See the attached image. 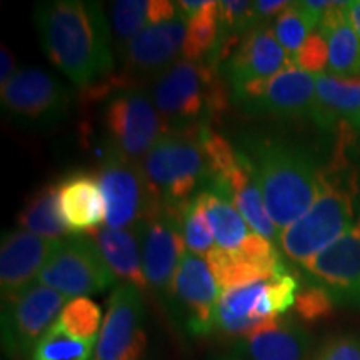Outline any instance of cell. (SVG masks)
I'll list each match as a JSON object with an SVG mask.
<instances>
[{"label":"cell","instance_id":"obj_32","mask_svg":"<svg viewBox=\"0 0 360 360\" xmlns=\"http://www.w3.org/2000/svg\"><path fill=\"white\" fill-rule=\"evenodd\" d=\"M57 322L69 334L82 340H97L102 322V310L89 297L69 300Z\"/></svg>","mask_w":360,"mask_h":360},{"label":"cell","instance_id":"obj_25","mask_svg":"<svg viewBox=\"0 0 360 360\" xmlns=\"http://www.w3.org/2000/svg\"><path fill=\"white\" fill-rule=\"evenodd\" d=\"M207 264L212 269L220 292L267 281V278L289 272V269L283 262H260V260L244 254L240 249L224 250L219 249L217 245L207 257Z\"/></svg>","mask_w":360,"mask_h":360},{"label":"cell","instance_id":"obj_16","mask_svg":"<svg viewBox=\"0 0 360 360\" xmlns=\"http://www.w3.org/2000/svg\"><path fill=\"white\" fill-rule=\"evenodd\" d=\"M304 269L332 302L360 307V214L344 236L319 252Z\"/></svg>","mask_w":360,"mask_h":360},{"label":"cell","instance_id":"obj_6","mask_svg":"<svg viewBox=\"0 0 360 360\" xmlns=\"http://www.w3.org/2000/svg\"><path fill=\"white\" fill-rule=\"evenodd\" d=\"M299 281L285 272L267 281L220 292L215 330L242 337L277 322L295 305Z\"/></svg>","mask_w":360,"mask_h":360},{"label":"cell","instance_id":"obj_9","mask_svg":"<svg viewBox=\"0 0 360 360\" xmlns=\"http://www.w3.org/2000/svg\"><path fill=\"white\" fill-rule=\"evenodd\" d=\"M37 283L74 300L110 289L117 277L90 233H70L58 242Z\"/></svg>","mask_w":360,"mask_h":360},{"label":"cell","instance_id":"obj_8","mask_svg":"<svg viewBox=\"0 0 360 360\" xmlns=\"http://www.w3.org/2000/svg\"><path fill=\"white\" fill-rule=\"evenodd\" d=\"M232 101L252 115L309 117L323 129V114L315 90V77L294 62L277 75L232 89Z\"/></svg>","mask_w":360,"mask_h":360},{"label":"cell","instance_id":"obj_22","mask_svg":"<svg viewBox=\"0 0 360 360\" xmlns=\"http://www.w3.org/2000/svg\"><path fill=\"white\" fill-rule=\"evenodd\" d=\"M58 202L70 233L94 232L105 222L98 177L89 172H72L57 182Z\"/></svg>","mask_w":360,"mask_h":360},{"label":"cell","instance_id":"obj_2","mask_svg":"<svg viewBox=\"0 0 360 360\" xmlns=\"http://www.w3.org/2000/svg\"><path fill=\"white\" fill-rule=\"evenodd\" d=\"M240 152L249 160L270 219L282 233L317 199L322 170L304 148L262 135L245 137Z\"/></svg>","mask_w":360,"mask_h":360},{"label":"cell","instance_id":"obj_38","mask_svg":"<svg viewBox=\"0 0 360 360\" xmlns=\"http://www.w3.org/2000/svg\"><path fill=\"white\" fill-rule=\"evenodd\" d=\"M327 44L321 34H312L295 56L290 57L297 67L309 72V74H319L327 69Z\"/></svg>","mask_w":360,"mask_h":360},{"label":"cell","instance_id":"obj_10","mask_svg":"<svg viewBox=\"0 0 360 360\" xmlns=\"http://www.w3.org/2000/svg\"><path fill=\"white\" fill-rule=\"evenodd\" d=\"M165 299L170 314L188 335L202 337L215 330L220 289L210 265L199 255L184 254Z\"/></svg>","mask_w":360,"mask_h":360},{"label":"cell","instance_id":"obj_7","mask_svg":"<svg viewBox=\"0 0 360 360\" xmlns=\"http://www.w3.org/2000/svg\"><path fill=\"white\" fill-rule=\"evenodd\" d=\"M102 120L109 154L135 164L170 130L146 90L139 87L117 90L103 107Z\"/></svg>","mask_w":360,"mask_h":360},{"label":"cell","instance_id":"obj_1","mask_svg":"<svg viewBox=\"0 0 360 360\" xmlns=\"http://www.w3.org/2000/svg\"><path fill=\"white\" fill-rule=\"evenodd\" d=\"M34 20L45 56L77 87H89L114 70L110 29L101 4L42 2Z\"/></svg>","mask_w":360,"mask_h":360},{"label":"cell","instance_id":"obj_37","mask_svg":"<svg viewBox=\"0 0 360 360\" xmlns=\"http://www.w3.org/2000/svg\"><path fill=\"white\" fill-rule=\"evenodd\" d=\"M310 360H360V335L332 337L315 350Z\"/></svg>","mask_w":360,"mask_h":360},{"label":"cell","instance_id":"obj_36","mask_svg":"<svg viewBox=\"0 0 360 360\" xmlns=\"http://www.w3.org/2000/svg\"><path fill=\"white\" fill-rule=\"evenodd\" d=\"M334 305L328 294L321 287L310 285L297 292L295 305L297 314L305 321H317L319 317H323L330 312V307Z\"/></svg>","mask_w":360,"mask_h":360},{"label":"cell","instance_id":"obj_5","mask_svg":"<svg viewBox=\"0 0 360 360\" xmlns=\"http://www.w3.org/2000/svg\"><path fill=\"white\" fill-rule=\"evenodd\" d=\"M200 125L170 129L142 160L148 186L160 202L179 205L210 184V165L199 135Z\"/></svg>","mask_w":360,"mask_h":360},{"label":"cell","instance_id":"obj_31","mask_svg":"<svg viewBox=\"0 0 360 360\" xmlns=\"http://www.w3.org/2000/svg\"><path fill=\"white\" fill-rule=\"evenodd\" d=\"M97 340H82L56 322L32 352V360H92Z\"/></svg>","mask_w":360,"mask_h":360},{"label":"cell","instance_id":"obj_11","mask_svg":"<svg viewBox=\"0 0 360 360\" xmlns=\"http://www.w3.org/2000/svg\"><path fill=\"white\" fill-rule=\"evenodd\" d=\"M67 300L42 283H32L4 300L2 342L6 352L11 357H32L35 345L60 317Z\"/></svg>","mask_w":360,"mask_h":360},{"label":"cell","instance_id":"obj_4","mask_svg":"<svg viewBox=\"0 0 360 360\" xmlns=\"http://www.w3.org/2000/svg\"><path fill=\"white\" fill-rule=\"evenodd\" d=\"M355 186L340 175L321 174V188L310 209L281 233V247L292 262L304 267L319 252L334 244L352 227Z\"/></svg>","mask_w":360,"mask_h":360},{"label":"cell","instance_id":"obj_39","mask_svg":"<svg viewBox=\"0 0 360 360\" xmlns=\"http://www.w3.org/2000/svg\"><path fill=\"white\" fill-rule=\"evenodd\" d=\"M254 6L259 22L265 24V20L272 19L274 15H278L283 8L289 7L290 2H285V0H257V2H254Z\"/></svg>","mask_w":360,"mask_h":360},{"label":"cell","instance_id":"obj_28","mask_svg":"<svg viewBox=\"0 0 360 360\" xmlns=\"http://www.w3.org/2000/svg\"><path fill=\"white\" fill-rule=\"evenodd\" d=\"M195 200L204 210L219 249L237 250L244 244L250 232L247 229L245 219L231 202L210 188H202L197 192Z\"/></svg>","mask_w":360,"mask_h":360},{"label":"cell","instance_id":"obj_12","mask_svg":"<svg viewBox=\"0 0 360 360\" xmlns=\"http://www.w3.org/2000/svg\"><path fill=\"white\" fill-rule=\"evenodd\" d=\"M182 204H162L135 225L142 247V264L148 289L165 297L187 252L180 225Z\"/></svg>","mask_w":360,"mask_h":360},{"label":"cell","instance_id":"obj_18","mask_svg":"<svg viewBox=\"0 0 360 360\" xmlns=\"http://www.w3.org/2000/svg\"><path fill=\"white\" fill-rule=\"evenodd\" d=\"M187 20L182 15L172 20L159 22L142 29L120 52L125 74L130 77L160 75L167 67L177 62L187 35Z\"/></svg>","mask_w":360,"mask_h":360},{"label":"cell","instance_id":"obj_13","mask_svg":"<svg viewBox=\"0 0 360 360\" xmlns=\"http://www.w3.org/2000/svg\"><path fill=\"white\" fill-rule=\"evenodd\" d=\"M72 102L70 90L47 72L27 67L17 70L2 89V107L12 119L34 127L64 120Z\"/></svg>","mask_w":360,"mask_h":360},{"label":"cell","instance_id":"obj_34","mask_svg":"<svg viewBox=\"0 0 360 360\" xmlns=\"http://www.w3.org/2000/svg\"><path fill=\"white\" fill-rule=\"evenodd\" d=\"M317 29L312 20L302 12V8L297 6V2H290V6L278 13L274 22V34L282 45L283 51L289 53V57L295 56L307 39Z\"/></svg>","mask_w":360,"mask_h":360},{"label":"cell","instance_id":"obj_30","mask_svg":"<svg viewBox=\"0 0 360 360\" xmlns=\"http://www.w3.org/2000/svg\"><path fill=\"white\" fill-rule=\"evenodd\" d=\"M187 25L182 58L192 62L207 60L220 37L219 2H205L202 11L187 20Z\"/></svg>","mask_w":360,"mask_h":360},{"label":"cell","instance_id":"obj_27","mask_svg":"<svg viewBox=\"0 0 360 360\" xmlns=\"http://www.w3.org/2000/svg\"><path fill=\"white\" fill-rule=\"evenodd\" d=\"M314 77L323 114V129L332 127L339 117L360 129V79H337L327 72H319Z\"/></svg>","mask_w":360,"mask_h":360},{"label":"cell","instance_id":"obj_15","mask_svg":"<svg viewBox=\"0 0 360 360\" xmlns=\"http://www.w3.org/2000/svg\"><path fill=\"white\" fill-rule=\"evenodd\" d=\"M142 290L119 283L112 292L92 360H142L147 349Z\"/></svg>","mask_w":360,"mask_h":360},{"label":"cell","instance_id":"obj_35","mask_svg":"<svg viewBox=\"0 0 360 360\" xmlns=\"http://www.w3.org/2000/svg\"><path fill=\"white\" fill-rule=\"evenodd\" d=\"M219 22L220 37L244 35L260 24L254 2H247V0H222V2H219Z\"/></svg>","mask_w":360,"mask_h":360},{"label":"cell","instance_id":"obj_23","mask_svg":"<svg viewBox=\"0 0 360 360\" xmlns=\"http://www.w3.org/2000/svg\"><path fill=\"white\" fill-rule=\"evenodd\" d=\"M347 4L337 2L326 13L319 34L327 44V74L332 77L360 79V39L347 17Z\"/></svg>","mask_w":360,"mask_h":360},{"label":"cell","instance_id":"obj_3","mask_svg":"<svg viewBox=\"0 0 360 360\" xmlns=\"http://www.w3.org/2000/svg\"><path fill=\"white\" fill-rule=\"evenodd\" d=\"M152 98L170 129L207 124V117L224 112L229 103L219 69L187 58H179L157 75Z\"/></svg>","mask_w":360,"mask_h":360},{"label":"cell","instance_id":"obj_33","mask_svg":"<svg viewBox=\"0 0 360 360\" xmlns=\"http://www.w3.org/2000/svg\"><path fill=\"white\" fill-rule=\"evenodd\" d=\"M180 225H182V236L186 240L187 250L199 255V257H209L210 252L215 249V238L212 229L207 222L204 210L195 200V197L182 204Z\"/></svg>","mask_w":360,"mask_h":360},{"label":"cell","instance_id":"obj_19","mask_svg":"<svg viewBox=\"0 0 360 360\" xmlns=\"http://www.w3.org/2000/svg\"><path fill=\"white\" fill-rule=\"evenodd\" d=\"M58 242L25 231L4 233L0 245V287L2 299L8 300L27 287L49 262Z\"/></svg>","mask_w":360,"mask_h":360},{"label":"cell","instance_id":"obj_24","mask_svg":"<svg viewBox=\"0 0 360 360\" xmlns=\"http://www.w3.org/2000/svg\"><path fill=\"white\" fill-rule=\"evenodd\" d=\"M90 236L94 237L103 259L117 278L137 287L139 290L148 289L137 229H112L109 225H101L90 232Z\"/></svg>","mask_w":360,"mask_h":360},{"label":"cell","instance_id":"obj_40","mask_svg":"<svg viewBox=\"0 0 360 360\" xmlns=\"http://www.w3.org/2000/svg\"><path fill=\"white\" fill-rule=\"evenodd\" d=\"M0 65H2V69H0V87L4 89L13 79V75L17 74V72L13 70L15 60H13L11 49L6 47V45L0 49Z\"/></svg>","mask_w":360,"mask_h":360},{"label":"cell","instance_id":"obj_29","mask_svg":"<svg viewBox=\"0 0 360 360\" xmlns=\"http://www.w3.org/2000/svg\"><path fill=\"white\" fill-rule=\"evenodd\" d=\"M19 225L25 232L53 240H62L70 236L62 217L57 184H47L27 200L19 215Z\"/></svg>","mask_w":360,"mask_h":360},{"label":"cell","instance_id":"obj_21","mask_svg":"<svg viewBox=\"0 0 360 360\" xmlns=\"http://www.w3.org/2000/svg\"><path fill=\"white\" fill-rule=\"evenodd\" d=\"M209 187L236 207L254 233L269 238L270 242L281 240V232L267 212L262 192L255 182L249 160L240 150H237L236 164L215 177Z\"/></svg>","mask_w":360,"mask_h":360},{"label":"cell","instance_id":"obj_20","mask_svg":"<svg viewBox=\"0 0 360 360\" xmlns=\"http://www.w3.org/2000/svg\"><path fill=\"white\" fill-rule=\"evenodd\" d=\"M312 339L292 317L237 337L227 354L219 360H310Z\"/></svg>","mask_w":360,"mask_h":360},{"label":"cell","instance_id":"obj_17","mask_svg":"<svg viewBox=\"0 0 360 360\" xmlns=\"http://www.w3.org/2000/svg\"><path fill=\"white\" fill-rule=\"evenodd\" d=\"M292 64L289 53L283 51L267 24H259L245 32L219 65V72L231 89L247 82L269 79Z\"/></svg>","mask_w":360,"mask_h":360},{"label":"cell","instance_id":"obj_26","mask_svg":"<svg viewBox=\"0 0 360 360\" xmlns=\"http://www.w3.org/2000/svg\"><path fill=\"white\" fill-rule=\"evenodd\" d=\"M112 25L119 52L142 29L177 17L175 2L167 0H117L110 4Z\"/></svg>","mask_w":360,"mask_h":360},{"label":"cell","instance_id":"obj_41","mask_svg":"<svg viewBox=\"0 0 360 360\" xmlns=\"http://www.w3.org/2000/svg\"><path fill=\"white\" fill-rule=\"evenodd\" d=\"M347 17H349L350 25L354 27V30L357 32L360 39V0L347 4Z\"/></svg>","mask_w":360,"mask_h":360},{"label":"cell","instance_id":"obj_14","mask_svg":"<svg viewBox=\"0 0 360 360\" xmlns=\"http://www.w3.org/2000/svg\"><path fill=\"white\" fill-rule=\"evenodd\" d=\"M98 184L105 200V225L112 229H134L162 204L141 165L117 155L103 160Z\"/></svg>","mask_w":360,"mask_h":360}]
</instances>
